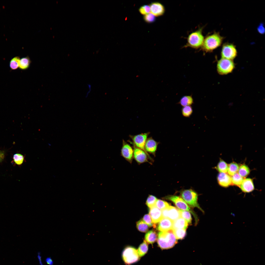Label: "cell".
Here are the masks:
<instances>
[{"label":"cell","instance_id":"cell-1","mask_svg":"<svg viewBox=\"0 0 265 265\" xmlns=\"http://www.w3.org/2000/svg\"><path fill=\"white\" fill-rule=\"evenodd\" d=\"M224 39L219 32L214 31L204 37L201 49L206 53L212 52L221 45Z\"/></svg>","mask_w":265,"mask_h":265},{"label":"cell","instance_id":"cell-2","mask_svg":"<svg viewBox=\"0 0 265 265\" xmlns=\"http://www.w3.org/2000/svg\"><path fill=\"white\" fill-rule=\"evenodd\" d=\"M177 239L172 229L166 231L160 232L158 234V244L162 249L172 248L177 243Z\"/></svg>","mask_w":265,"mask_h":265},{"label":"cell","instance_id":"cell-3","mask_svg":"<svg viewBox=\"0 0 265 265\" xmlns=\"http://www.w3.org/2000/svg\"><path fill=\"white\" fill-rule=\"evenodd\" d=\"M204 26L190 33L187 38V42L184 48L190 47L195 49L201 48L204 40L203 33Z\"/></svg>","mask_w":265,"mask_h":265},{"label":"cell","instance_id":"cell-4","mask_svg":"<svg viewBox=\"0 0 265 265\" xmlns=\"http://www.w3.org/2000/svg\"><path fill=\"white\" fill-rule=\"evenodd\" d=\"M180 195L183 200L190 207H197L204 212L198 203V195L194 190L191 189L183 190L181 191Z\"/></svg>","mask_w":265,"mask_h":265},{"label":"cell","instance_id":"cell-5","mask_svg":"<svg viewBox=\"0 0 265 265\" xmlns=\"http://www.w3.org/2000/svg\"><path fill=\"white\" fill-rule=\"evenodd\" d=\"M235 67L233 60L221 58L217 62V70L219 75H225L232 73Z\"/></svg>","mask_w":265,"mask_h":265},{"label":"cell","instance_id":"cell-6","mask_svg":"<svg viewBox=\"0 0 265 265\" xmlns=\"http://www.w3.org/2000/svg\"><path fill=\"white\" fill-rule=\"evenodd\" d=\"M163 198L172 202L179 209L189 212L191 213L194 217L195 224L196 225H197L199 221L197 215L181 198L175 195H169Z\"/></svg>","mask_w":265,"mask_h":265},{"label":"cell","instance_id":"cell-7","mask_svg":"<svg viewBox=\"0 0 265 265\" xmlns=\"http://www.w3.org/2000/svg\"><path fill=\"white\" fill-rule=\"evenodd\" d=\"M122 256L124 263L128 265L137 262L140 259L137 250L134 247L130 246H127L124 249Z\"/></svg>","mask_w":265,"mask_h":265},{"label":"cell","instance_id":"cell-8","mask_svg":"<svg viewBox=\"0 0 265 265\" xmlns=\"http://www.w3.org/2000/svg\"><path fill=\"white\" fill-rule=\"evenodd\" d=\"M237 54L236 46L233 44L226 42L222 45L221 52V58L233 60Z\"/></svg>","mask_w":265,"mask_h":265},{"label":"cell","instance_id":"cell-9","mask_svg":"<svg viewBox=\"0 0 265 265\" xmlns=\"http://www.w3.org/2000/svg\"><path fill=\"white\" fill-rule=\"evenodd\" d=\"M133 149V159L139 164L146 162L151 164L149 162L148 159L152 161H153V159L149 154L143 150L134 146Z\"/></svg>","mask_w":265,"mask_h":265},{"label":"cell","instance_id":"cell-10","mask_svg":"<svg viewBox=\"0 0 265 265\" xmlns=\"http://www.w3.org/2000/svg\"><path fill=\"white\" fill-rule=\"evenodd\" d=\"M163 218H168L174 221L181 217L178 209L175 207L170 206L162 210Z\"/></svg>","mask_w":265,"mask_h":265},{"label":"cell","instance_id":"cell-11","mask_svg":"<svg viewBox=\"0 0 265 265\" xmlns=\"http://www.w3.org/2000/svg\"><path fill=\"white\" fill-rule=\"evenodd\" d=\"M133 149L130 145L123 141L120 152L122 157L131 163L133 159Z\"/></svg>","mask_w":265,"mask_h":265},{"label":"cell","instance_id":"cell-12","mask_svg":"<svg viewBox=\"0 0 265 265\" xmlns=\"http://www.w3.org/2000/svg\"><path fill=\"white\" fill-rule=\"evenodd\" d=\"M148 134L147 133L137 134L132 136V138L134 146L143 150L146 152L145 149V144Z\"/></svg>","mask_w":265,"mask_h":265},{"label":"cell","instance_id":"cell-13","mask_svg":"<svg viewBox=\"0 0 265 265\" xmlns=\"http://www.w3.org/2000/svg\"><path fill=\"white\" fill-rule=\"evenodd\" d=\"M149 6L151 13L155 16H162L165 13V9L164 7L160 3L153 2Z\"/></svg>","mask_w":265,"mask_h":265},{"label":"cell","instance_id":"cell-14","mask_svg":"<svg viewBox=\"0 0 265 265\" xmlns=\"http://www.w3.org/2000/svg\"><path fill=\"white\" fill-rule=\"evenodd\" d=\"M173 221L166 218H163L159 222L157 229L160 232H164L172 229Z\"/></svg>","mask_w":265,"mask_h":265},{"label":"cell","instance_id":"cell-15","mask_svg":"<svg viewBox=\"0 0 265 265\" xmlns=\"http://www.w3.org/2000/svg\"><path fill=\"white\" fill-rule=\"evenodd\" d=\"M159 143L151 138L147 139L145 146L146 152L151 154L155 156Z\"/></svg>","mask_w":265,"mask_h":265},{"label":"cell","instance_id":"cell-16","mask_svg":"<svg viewBox=\"0 0 265 265\" xmlns=\"http://www.w3.org/2000/svg\"><path fill=\"white\" fill-rule=\"evenodd\" d=\"M149 213L153 223L155 224L159 222L163 218L162 211L155 206L150 208Z\"/></svg>","mask_w":265,"mask_h":265},{"label":"cell","instance_id":"cell-17","mask_svg":"<svg viewBox=\"0 0 265 265\" xmlns=\"http://www.w3.org/2000/svg\"><path fill=\"white\" fill-rule=\"evenodd\" d=\"M217 179L218 183L222 186L226 187L232 184L231 177L226 173H219Z\"/></svg>","mask_w":265,"mask_h":265},{"label":"cell","instance_id":"cell-18","mask_svg":"<svg viewBox=\"0 0 265 265\" xmlns=\"http://www.w3.org/2000/svg\"><path fill=\"white\" fill-rule=\"evenodd\" d=\"M240 187L242 191L244 193L251 192L254 189L252 181L249 178L243 179Z\"/></svg>","mask_w":265,"mask_h":265},{"label":"cell","instance_id":"cell-19","mask_svg":"<svg viewBox=\"0 0 265 265\" xmlns=\"http://www.w3.org/2000/svg\"><path fill=\"white\" fill-rule=\"evenodd\" d=\"M188 223L183 218L180 217L173 221V229H183L186 230L188 226Z\"/></svg>","mask_w":265,"mask_h":265},{"label":"cell","instance_id":"cell-20","mask_svg":"<svg viewBox=\"0 0 265 265\" xmlns=\"http://www.w3.org/2000/svg\"><path fill=\"white\" fill-rule=\"evenodd\" d=\"M158 235L153 230H150L148 232L145 236V241L147 243L152 244L157 240Z\"/></svg>","mask_w":265,"mask_h":265},{"label":"cell","instance_id":"cell-21","mask_svg":"<svg viewBox=\"0 0 265 265\" xmlns=\"http://www.w3.org/2000/svg\"><path fill=\"white\" fill-rule=\"evenodd\" d=\"M193 103V100L192 96L186 95L182 97L180 100L179 104L183 107L190 106Z\"/></svg>","mask_w":265,"mask_h":265},{"label":"cell","instance_id":"cell-22","mask_svg":"<svg viewBox=\"0 0 265 265\" xmlns=\"http://www.w3.org/2000/svg\"><path fill=\"white\" fill-rule=\"evenodd\" d=\"M148 250V246L147 243L144 240L139 246L137 250L140 257L144 256L147 252Z\"/></svg>","mask_w":265,"mask_h":265},{"label":"cell","instance_id":"cell-23","mask_svg":"<svg viewBox=\"0 0 265 265\" xmlns=\"http://www.w3.org/2000/svg\"><path fill=\"white\" fill-rule=\"evenodd\" d=\"M239 167L236 162H232L228 165L227 172L229 175L232 176L238 171Z\"/></svg>","mask_w":265,"mask_h":265},{"label":"cell","instance_id":"cell-24","mask_svg":"<svg viewBox=\"0 0 265 265\" xmlns=\"http://www.w3.org/2000/svg\"><path fill=\"white\" fill-rule=\"evenodd\" d=\"M30 63V60L28 57H23L20 59L19 67L22 70L27 69L29 67Z\"/></svg>","mask_w":265,"mask_h":265},{"label":"cell","instance_id":"cell-25","mask_svg":"<svg viewBox=\"0 0 265 265\" xmlns=\"http://www.w3.org/2000/svg\"><path fill=\"white\" fill-rule=\"evenodd\" d=\"M231 178L232 184L239 187L243 180V178L237 173L232 176Z\"/></svg>","mask_w":265,"mask_h":265},{"label":"cell","instance_id":"cell-26","mask_svg":"<svg viewBox=\"0 0 265 265\" xmlns=\"http://www.w3.org/2000/svg\"><path fill=\"white\" fill-rule=\"evenodd\" d=\"M228 165L223 160L221 159L216 167L220 173H226L227 172Z\"/></svg>","mask_w":265,"mask_h":265},{"label":"cell","instance_id":"cell-27","mask_svg":"<svg viewBox=\"0 0 265 265\" xmlns=\"http://www.w3.org/2000/svg\"><path fill=\"white\" fill-rule=\"evenodd\" d=\"M238 171V173L242 178L246 177L250 172V170L248 167L244 164L241 165Z\"/></svg>","mask_w":265,"mask_h":265},{"label":"cell","instance_id":"cell-28","mask_svg":"<svg viewBox=\"0 0 265 265\" xmlns=\"http://www.w3.org/2000/svg\"><path fill=\"white\" fill-rule=\"evenodd\" d=\"M181 217L184 218L190 225L192 224V218L191 214L189 212L178 209Z\"/></svg>","mask_w":265,"mask_h":265},{"label":"cell","instance_id":"cell-29","mask_svg":"<svg viewBox=\"0 0 265 265\" xmlns=\"http://www.w3.org/2000/svg\"><path fill=\"white\" fill-rule=\"evenodd\" d=\"M20 59L18 56H15L12 58L10 62V68L12 70L17 69L19 67Z\"/></svg>","mask_w":265,"mask_h":265},{"label":"cell","instance_id":"cell-30","mask_svg":"<svg viewBox=\"0 0 265 265\" xmlns=\"http://www.w3.org/2000/svg\"><path fill=\"white\" fill-rule=\"evenodd\" d=\"M136 225L138 230L141 232H145L148 230V226L142 219L137 223Z\"/></svg>","mask_w":265,"mask_h":265},{"label":"cell","instance_id":"cell-31","mask_svg":"<svg viewBox=\"0 0 265 265\" xmlns=\"http://www.w3.org/2000/svg\"><path fill=\"white\" fill-rule=\"evenodd\" d=\"M173 232L177 239H182L186 235V230L183 229H173Z\"/></svg>","mask_w":265,"mask_h":265},{"label":"cell","instance_id":"cell-32","mask_svg":"<svg viewBox=\"0 0 265 265\" xmlns=\"http://www.w3.org/2000/svg\"><path fill=\"white\" fill-rule=\"evenodd\" d=\"M182 113L183 116L186 117H189L192 114L193 110L191 106H187L183 107L181 109Z\"/></svg>","mask_w":265,"mask_h":265},{"label":"cell","instance_id":"cell-33","mask_svg":"<svg viewBox=\"0 0 265 265\" xmlns=\"http://www.w3.org/2000/svg\"><path fill=\"white\" fill-rule=\"evenodd\" d=\"M13 159L16 164L18 165H20L24 162V156L21 154L16 153L14 155Z\"/></svg>","mask_w":265,"mask_h":265},{"label":"cell","instance_id":"cell-34","mask_svg":"<svg viewBox=\"0 0 265 265\" xmlns=\"http://www.w3.org/2000/svg\"><path fill=\"white\" fill-rule=\"evenodd\" d=\"M157 199V198L155 196L149 195L147 198L146 204L149 208H150L155 206Z\"/></svg>","mask_w":265,"mask_h":265},{"label":"cell","instance_id":"cell-35","mask_svg":"<svg viewBox=\"0 0 265 265\" xmlns=\"http://www.w3.org/2000/svg\"><path fill=\"white\" fill-rule=\"evenodd\" d=\"M170 206L167 202L159 199H157L156 202L155 206L161 210H162Z\"/></svg>","mask_w":265,"mask_h":265},{"label":"cell","instance_id":"cell-36","mask_svg":"<svg viewBox=\"0 0 265 265\" xmlns=\"http://www.w3.org/2000/svg\"><path fill=\"white\" fill-rule=\"evenodd\" d=\"M143 221L149 227L154 226L155 224H153L151 218L149 214H146L143 217Z\"/></svg>","mask_w":265,"mask_h":265},{"label":"cell","instance_id":"cell-37","mask_svg":"<svg viewBox=\"0 0 265 265\" xmlns=\"http://www.w3.org/2000/svg\"><path fill=\"white\" fill-rule=\"evenodd\" d=\"M144 19L147 23H152L155 21L156 17L153 14L150 13L145 15L144 16Z\"/></svg>","mask_w":265,"mask_h":265},{"label":"cell","instance_id":"cell-38","mask_svg":"<svg viewBox=\"0 0 265 265\" xmlns=\"http://www.w3.org/2000/svg\"><path fill=\"white\" fill-rule=\"evenodd\" d=\"M139 11L142 14L145 15L147 14L150 12V6L148 5H143L140 8Z\"/></svg>","mask_w":265,"mask_h":265},{"label":"cell","instance_id":"cell-39","mask_svg":"<svg viewBox=\"0 0 265 265\" xmlns=\"http://www.w3.org/2000/svg\"><path fill=\"white\" fill-rule=\"evenodd\" d=\"M265 29L263 24L262 23L261 24L258 26L257 28L258 31L259 33L261 34H263L265 33Z\"/></svg>","mask_w":265,"mask_h":265},{"label":"cell","instance_id":"cell-40","mask_svg":"<svg viewBox=\"0 0 265 265\" xmlns=\"http://www.w3.org/2000/svg\"><path fill=\"white\" fill-rule=\"evenodd\" d=\"M4 157V151L0 150V163L3 160Z\"/></svg>","mask_w":265,"mask_h":265}]
</instances>
